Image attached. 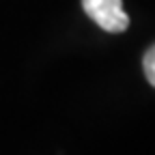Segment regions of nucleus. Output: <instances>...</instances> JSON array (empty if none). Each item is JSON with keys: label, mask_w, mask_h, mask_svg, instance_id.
Wrapping results in <instances>:
<instances>
[{"label": "nucleus", "mask_w": 155, "mask_h": 155, "mask_svg": "<svg viewBox=\"0 0 155 155\" xmlns=\"http://www.w3.org/2000/svg\"><path fill=\"white\" fill-rule=\"evenodd\" d=\"M82 7L93 22L106 32H123L129 26V15L123 0H82Z\"/></svg>", "instance_id": "obj_1"}, {"label": "nucleus", "mask_w": 155, "mask_h": 155, "mask_svg": "<svg viewBox=\"0 0 155 155\" xmlns=\"http://www.w3.org/2000/svg\"><path fill=\"white\" fill-rule=\"evenodd\" d=\"M142 69H144V75H147V80L149 84L155 88V45H151L142 58Z\"/></svg>", "instance_id": "obj_2"}]
</instances>
